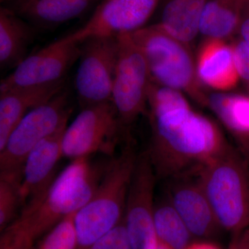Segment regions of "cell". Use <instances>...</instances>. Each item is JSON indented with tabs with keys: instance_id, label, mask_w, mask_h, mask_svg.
<instances>
[{
	"instance_id": "1",
	"label": "cell",
	"mask_w": 249,
	"mask_h": 249,
	"mask_svg": "<svg viewBox=\"0 0 249 249\" xmlns=\"http://www.w3.org/2000/svg\"><path fill=\"white\" fill-rule=\"evenodd\" d=\"M147 111L151 129L147 150L158 179L196 170L234 147L219 124L193 109L178 90L152 81Z\"/></svg>"
},
{
	"instance_id": "2",
	"label": "cell",
	"mask_w": 249,
	"mask_h": 249,
	"mask_svg": "<svg viewBox=\"0 0 249 249\" xmlns=\"http://www.w3.org/2000/svg\"><path fill=\"white\" fill-rule=\"evenodd\" d=\"M107 162L91 163L89 157L72 160L55 180L42 200L21 211L14 224L37 240L64 217L78 212L94 194Z\"/></svg>"
},
{
	"instance_id": "3",
	"label": "cell",
	"mask_w": 249,
	"mask_h": 249,
	"mask_svg": "<svg viewBox=\"0 0 249 249\" xmlns=\"http://www.w3.org/2000/svg\"><path fill=\"white\" fill-rule=\"evenodd\" d=\"M137 156L129 145L108 160L94 194L75 215L78 249H89L122 222Z\"/></svg>"
},
{
	"instance_id": "4",
	"label": "cell",
	"mask_w": 249,
	"mask_h": 249,
	"mask_svg": "<svg viewBox=\"0 0 249 249\" xmlns=\"http://www.w3.org/2000/svg\"><path fill=\"white\" fill-rule=\"evenodd\" d=\"M222 229L249 227V163L235 146L195 170Z\"/></svg>"
},
{
	"instance_id": "5",
	"label": "cell",
	"mask_w": 249,
	"mask_h": 249,
	"mask_svg": "<svg viewBox=\"0 0 249 249\" xmlns=\"http://www.w3.org/2000/svg\"><path fill=\"white\" fill-rule=\"evenodd\" d=\"M130 34L145 57L153 83L181 91L199 106L207 107L209 93L198 78L190 45L159 24L145 26Z\"/></svg>"
},
{
	"instance_id": "6",
	"label": "cell",
	"mask_w": 249,
	"mask_h": 249,
	"mask_svg": "<svg viewBox=\"0 0 249 249\" xmlns=\"http://www.w3.org/2000/svg\"><path fill=\"white\" fill-rule=\"evenodd\" d=\"M71 111L68 95L62 91L26 114L0 150V175L22 178L28 155L42 141L67 125Z\"/></svg>"
},
{
	"instance_id": "7",
	"label": "cell",
	"mask_w": 249,
	"mask_h": 249,
	"mask_svg": "<svg viewBox=\"0 0 249 249\" xmlns=\"http://www.w3.org/2000/svg\"><path fill=\"white\" fill-rule=\"evenodd\" d=\"M124 129L111 101L83 107L64 132L63 157L72 160L96 153L111 157Z\"/></svg>"
},
{
	"instance_id": "8",
	"label": "cell",
	"mask_w": 249,
	"mask_h": 249,
	"mask_svg": "<svg viewBox=\"0 0 249 249\" xmlns=\"http://www.w3.org/2000/svg\"><path fill=\"white\" fill-rule=\"evenodd\" d=\"M117 37L119 53L111 101L125 128L146 112L152 78L145 57L131 34Z\"/></svg>"
},
{
	"instance_id": "9",
	"label": "cell",
	"mask_w": 249,
	"mask_h": 249,
	"mask_svg": "<svg viewBox=\"0 0 249 249\" xmlns=\"http://www.w3.org/2000/svg\"><path fill=\"white\" fill-rule=\"evenodd\" d=\"M118 53L117 36H94L82 43L75 85L83 108L111 101Z\"/></svg>"
},
{
	"instance_id": "10",
	"label": "cell",
	"mask_w": 249,
	"mask_h": 249,
	"mask_svg": "<svg viewBox=\"0 0 249 249\" xmlns=\"http://www.w3.org/2000/svg\"><path fill=\"white\" fill-rule=\"evenodd\" d=\"M82 43L70 34L26 57L1 80L0 91L64 81L70 67L80 58Z\"/></svg>"
},
{
	"instance_id": "11",
	"label": "cell",
	"mask_w": 249,
	"mask_h": 249,
	"mask_svg": "<svg viewBox=\"0 0 249 249\" xmlns=\"http://www.w3.org/2000/svg\"><path fill=\"white\" fill-rule=\"evenodd\" d=\"M157 179L147 150L139 154L129 184L124 217L134 249H145L155 237L154 196Z\"/></svg>"
},
{
	"instance_id": "12",
	"label": "cell",
	"mask_w": 249,
	"mask_h": 249,
	"mask_svg": "<svg viewBox=\"0 0 249 249\" xmlns=\"http://www.w3.org/2000/svg\"><path fill=\"white\" fill-rule=\"evenodd\" d=\"M160 0H104L83 27L71 35L84 42L94 36L132 34L145 27Z\"/></svg>"
},
{
	"instance_id": "13",
	"label": "cell",
	"mask_w": 249,
	"mask_h": 249,
	"mask_svg": "<svg viewBox=\"0 0 249 249\" xmlns=\"http://www.w3.org/2000/svg\"><path fill=\"white\" fill-rule=\"evenodd\" d=\"M67 126L42 141L28 155L19 186L22 211L38 204L55 180V168L63 157L62 140Z\"/></svg>"
},
{
	"instance_id": "14",
	"label": "cell",
	"mask_w": 249,
	"mask_h": 249,
	"mask_svg": "<svg viewBox=\"0 0 249 249\" xmlns=\"http://www.w3.org/2000/svg\"><path fill=\"white\" fill-rule=\"evenodd\" d=\"M168 197L193 237L208 238L222 229L199 179L177 177Z\"/></svg>"
},
{
	"instance_id": "15",
	"label": "cell",
	"mask_w": 249,
	"mask_h": 249,
	"mask_svg": "<svg viewBox=\"0 0 249 249\" xmlns=\"http://www.w3.org/2000/svg\"><path fill=\"white\" fill-rule=\"evenodd\" d=\"M196 61L198 78L206 88L228 92L240 81L231 42L205 39Z\"/></svg>"
},
{
	"instance_id": "16",
	"label": "cell",
	"mask_w": 249,
	"mask_h": 249,
	"mask_svg": "<svg viewBox=\"0 0 249 249\" xmlns=\"http://www.w3.org/2000/svg\"><path fill=\"white\" fill-rule=\"evenodd\" d=\"M64 81L0 91V150L26 114L63 91Z\"/></svg>"
},
{
	"instance_id": "17",
	"label": "cell",
	"mask_w": 249,
	"mask_h": 249,
	"mask_svg": "<svg viewBox=\"0 0 249 249\" xmlns=\"http://www.w3.org/2000/svg\"><path fill=\"white\" fill-rule=\"evenodd\" d=\"M207 107L231 135L236 148L249 163V94L209 93Z\"/></svg>"
},
{
	"instance_id": "18",
	"label": "cell",
	"mask_w": 249,
	"mask_h": 249,
	"mask_svg": "<svg viewBox=\"0 0 249 249\" xmlns=\"http://www.w3.org/2000/svg\"><path fill=\"white\" fill-rule=\"evenodd\" d=\"M89 0H14V11L40 26H55L78 18Z\"/></svg>"
},
{
	"instance_id": "19",
	"label": "cell",
	"mask_w": 249,
	"mask_h": 249,
	"mask_svg": "<svg viewBox=\"0 0 249 249\" xmlns=\"http://www.w3.org/2000/svg\"><path fill=\"white\" fill-rule=\"evenodd\" d=\"M208 0H167L159 24L190 45L199 34L201 15Z\"/></svg>"
},
{
	"instance_id": "20",
	"label": "cell",
	"mask_w": 249,
	"mask_h": 249,
	"mask_svg": "<svg viewBox=\"0 0 249 249\" xmlns=\"http://www.w3.org/2000/svg\"><path fill=\"white\" fill-rule=\"evenodd\" d=\"M245 0H208L201 15L199 34L227 40L237 35Z\"/></svg>"
},
{
	"instance_id": "21",
	"label": "cell",
	"mask_w": 249,
	"mask_h": 249,
	"mask_svg": "<svg viewBox=\"0 0 249 249\" xmlns=\"http://www.w3.org/2000/svg\"><path fill=\"white\" fill-rule=\"evenodd\" d=\"M32 32L17 14L9 9L0 11V64L3 68L17 67L26 58Z\"/></svg>"
},
{
	"instance_id": "22",
	"label": "cell",
	"mask_w": 249,
	"mask_h": 249,
	"mask_svg": "<svg viewBox=\"0 0 249 249\" xmlns=\"http://www.w3.org/2000/svg\"><path fill=\"white\" fill-rule=\"evenodd\" d=\"M153 221L156 236L173 249H185L193 242L194 237L168 196L156 203Z\"/></svg>"
},
{
	"instance_id": "23",
	"label": "cell",
	"mask_w": 249,
	"mask_h": 249,
	"mask_svg": "<svg viewBox=\"0 0 249 249\" xmlns=\"http://www.w3.org/2000/svg\"><path fill=\"white\" fill-rule=\"evenodd\" d=\"M21 178L0 175V231H4L16 220L21 206L19 186Z\"/></svg>"
},
{
	"instance_id": "24",
	"label": "cell",
	"mask_w": 249,
	"mask_h": 249,
	"mask_svg": "<svg viewBox=\"0 0 249 249\" xmlns=\"http://www.w3.org/2000/svg\"><path fill=\"white\" fill-rule=\"evenodd\" d=\"M76 213L69 214L55 224L34 249H78L74 222Z\"/></svg>"
},
{
	"instance_id": "25",
	"label": "cell",
	"mask_w": 249,
	"mask_h": 249,
	"mask_svg": "<svg viewBox=\"0 0 249 249\" xmlns=\"http://www.w3.org/2000/svg\"><path fill=\"white\" fill-rule=\"evenodd\" d=\"M88 249H134L123 219L112 230L96 241Z\"/></svg>"
},
{
	"instance_id": "26",
	"label": "cell",
	"mask_w": 249,
	"mask_h": 249,
	"mask_svg": "<svg viewBox=\"0 0 249 249\" xmlns=\"http://www.w3.org/2000/svg\"><path fill=\"white\" fill-rule=\"evenodd\" d=\"M35 240L13 223L1 232L0 249H33Z\"/></svg>"
},
{
	"instance_id": "27",
	"label": "cell",
	"mask_w": 249,
	"mask_h": 249,
	"mask_svg": "<svg viewBox=\"0 0 249 249\" xmlns=\"http://www.w3.org/2000/svg\"><path fill=\"white\" fill-rule=\"evenodd\" d=\"M231 44L239 78L245 85L249 94V49L240 37L235 39Z\"/></svg>"
},
{
	"instance_id": "28",
	"label": "cell",
	"mask_w": 249,
	"mask_h": 249,
	"mask_svg": "<svg viewBox=\"0 0 249 249\" xmlns=\"http://www.w3.org/2000/svg\"><path fill=\"white\" fill-rule=\"evenodd\" d=\"M237 36L249 49V0H245Z\"/></svg>"
},
{
	"instance_id": "29",
	"label": "cell",
	"mask_w": 249,
	"mask_h": 249,
	"mask_svg": "<svg viewBox=\"0 0 249 249\" xmlns=\"http://www.w3.org/2000/svg\"><path fill=\"white\" fill-rule=\"evenodd\" d=\"M228 249H249V227L232 235Z\"/></svg>"
},
{
	"instance_id": "30",
	"label": "cell",
	"mask_w": 249,
	"mask_h": 249,
	"mask_svg": "<svg viewBox=\"0 0 249 249\" xmlns=\"http://www.w3.org/2000/svg\"><path fill=\"white\" fill-rule=\"evenodd\" d=\"M185 249H221L219 246L211 242L199 241L192 242Z\"/></svg>"
},
{
	"instance_id": "31",
	"label": "cell",
	"mask_w": 249,
	"mask_h": 249,
	"mask_svg": "<svg viewBox=\"0 0 249 249\" xmlns=\"http://www.w3.org/2000/svg\"><path fill=\"white\" fill-rule=\"evenodd\" d=\"M145 249H173L170 246L166 245L164 242L160 241L157 236H155V238L153 239L150 242Z\"/></svg>"
},
{
	"instance_id": "32",
	"label": "cell",
	"mask_w": 249,
	"mask_h": 249,
	"mask_svg": "<svg viewBox=\"0 0 249 249\" xmlns=\"http://www.w3.org/2000/svg\"><path fill=\"white\" fill-rule=\"evenodd\" d=\"M1 1H4V0H1Z\"/></svg>"
}]
</instances>
